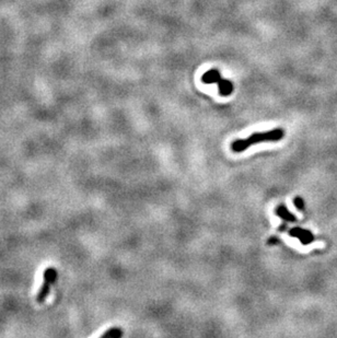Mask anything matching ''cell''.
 I'll use <instances>...</instances> for the list:
<instances>
[{"label": "cell", "mask_w": 337, "mask_h": 338, "mask_svg": "<svg viewBox=\"0 0 337 338\" xmlns=\"http://www.w3.org/2000/svg\"><path fill=\"white\" fill-rule=\"evenodd\" d=\"M285 131L282 128H275L265 133H255L252 134L247 139H239L233 141L231 144V150L236 153L243 152L249 149L251 146L261 142H270V141H279L284 138Z\"/></svg>", "instance_id": "6da1fadb"}, {"label": "cell", "mask_w": 337, "mask_h": 338, "mask_svg": "<svg viewBox=\"0 0 337 338\" xmlns=\"http://www.w3.org/2000/svg\"><path fill=\"white\" fill-rule=\"evenodd\" d=\"M57 280V271L54 267H48L45 269L44 272V282L41 289H39L37 297H36V301L37 303H43L46 298L49 295L50 287L54 283H56Z\"/></svg>", "instance_id": "7a4b0ae2"}, {"label": "cell", "mask_w": 337, "mask_h": 338, "mask_svg": "<svg viewBox=\"0 0 337 338\" xmlns=\"http://www.w3.org/2000/svg\"><path fill=\"white\" fill-rule=\"evenodd\" d=\"M288 234L290 237L298 239L301 242V244H304V245L311 244L314 241V236L311 231L306 230V229H302L299 227H295L293 229H290Z\"/></svg>", "instance_id": "3957f363"}, {"label": "cell", "mask_w": 337, "mask_h": 338, "mask_svg": "<svg viewBox=\"0 0 337 338\" xmlns=\"http://www.w3.org/2000/svg\"><path fill=\"white\" fill-rule=\"evenodd\" d=\"M276 215L279 218H282L284 222H295L297 220L296 216L290 213L286 205H279L278 206V207L276 208Z\"/></svg>", "instance_id": "277c9868"}, {"label": "cell", "mask_w": 337, "mask_h": 338, "mask_svg": "<svg viewBox=\"0 0 337 338\" xmlns=\"http://www.w3.org/2000/svg\"><path fill=\"white\" fill-rule=\"evenodd\" d=\"M218 91L221 96H229L233 92V82L221 78L218 81Z\"/></svg>", "instance_id": "5b68a950"}, {"label": "cell", "mask_w": 337, "mask_h": 338, "mask_svg": "<svg viewBox=\"0 0 337 338\" xmlns=\"http://www.w3.org/2000/svg\"><path fill=\"white\" fill-rule=\"evenodd\" d=\"M221 79V74L219 70L217 69H210L207 72H205L202 77V81L205 83H218L219 80Z\"/></svg>", "instance_id": "8992f818"}, {"label": "cell", "mask_w": 337, "mask_h": 338, "mask_svg": "<svg viewBox=\"0 0 337 338\" xmlns=\"http://www.w3.org/2000/svg\"><path fill=\"white\" fill-rule=\"evenodd\" d=\"M123 330L121 328H112L102 335V338H121L123 336Z\"/></svg>", "instance_id": "52a82bcc"}, {"label": "cell", "mask_w": 337, "mask_h": 338, "mask_svg": "<svg viewBox=\"0 0 337 338\" xmlns=\"http://www.w3.org/2000/svg\"><path fill=\"white\" fill-rule=\"evenodd\" d=\"M294 204L295 206L297 207V209L298 210H305V202H304V199H302L301 197L299 196H297L295 199H294Z\"/></svg>", "instance_id": "ba28073f"}, {"label": "cell", "mask_w": 337, "mask_h": 338, "mask_svg": "<svg viewBox=\"0 0 337 338\" xmlns=\"http://www.w3.org/2000/svg\"><path fill=\"white\" fill-rule=\"evenodd\" d=\"M278 243H279V240L276 239V238H272V239L268 240V244H271V245L278 244Z\"/></svg>", "instance_id": "9c48e42d"}]
</instances>
